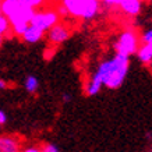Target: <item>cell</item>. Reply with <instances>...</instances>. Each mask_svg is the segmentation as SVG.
<instances>
[{
	"label": "cell",
	"instance_id": "6da1fadb",
	"mask_svg": "<svg viewBox=\"0 0 152 152\" xmlns=\"http://www.w3.org/2000/svg\"><path fill=\"white\" fill-rule=\"evenodd\" d=\"M130 67V57L116 53L112 59L103 60L98 66L95 73L101 75L103 87L109 89H117L123 85Z\"/></svg>",
	"mask_w": 152,
	"mask_h": 152
},
{
	"label": "cell",
	"instance_id": "7a4b0ae2",
	"mask_svg": "<svg viewBox=\"0 0 152 152\" xmlns=\"http://www.w3.org/2000/svg\"><path fill=\"white\" fill-rule=\"evenodd\" d=\"M69 15L75 18H83L85 21L95 18L101 9L99 0H61Z\"/></svg>",
	"mask_w": 152,
	"mask_h": 152
},
{
	"label": "cell",
	"instance_id": "3957f363",
	"mask_svg": "<svg viewBox=\"0 0 152 152\" xmlns=\"http://www.w3.org/2000/svg\"><path fill=\"white\" fill-rule=\"evenodd\" d=\"M140 45L141 43H140L138 34L133 31V29H129V31H124V32H121L119 35L117 41L115 43V49L117 55L130 57L131 55L137 53Z\"/></svg>",
	"mask_w": 152,
	"mask_h": 152
},
{
	"label": "cell",
	"instance_id": "277c9868",
	"mask_svg": "<svg viewBox=\"0 0 152 152\" xmlns=\"http://www.w3.org/2000/svg\"><path fill=\"white\" fill-rule=\"evenodd\" d=\"M59 23L60 18L55 10H45V11H35L29 25L41 29L42 32H48L52 27H55Z\"/></svg>",
	"mask_w": 152,
	"mask_h": 152
},
{
	"label": "cell",
	"instance_id": "5b68a950",
	"mask_svg": "<svg viewBox=\"0 0 152 152\" xmlns=\"http://www.w3.org/2000/svg\"><path fill=\"white\" fill-rule=\"evenodd\" d=\"M70 38V29L66 27L64 24H56L55 27H52L48 31V41L52 45H61L63 42H66Z\"/></svg>",
	"mask_w": 152,
	"mask_h": 152
},
{
	"label": "cell",
	"instance_id": "8992f818",
	"mask_svg": "<svg viewBox=\"0 0 152 152\" xmlns=\"http://www.w3.org/2000/svg\"><path fill=\"white\" fill-rule=\"evenodd\" d=\"M37 10H32V9H28V7H20L13 15H10L9 18V23H10V27L13 25H18V24H25V25H29L31 20H32L34 14H35Z\"/></svg>",
	"mask_w": 152,
	"mask_h": 152
},
{
	"label": "cell",
	"instance_id": "52a82bcc",
	"mask_svg": "<svg viewBox=\"0 0 152 152\" xmlns=\"http://www.w3.org/2000/svg\"><path fill=\"white\" fill-rule=\"evenodd\" d=\"M121 11L130 17H135L141 13L142 9V0H121V3L119 4Z\"/></svg>",
	"mask_w": 152,
	"mask_h": 152
},
{
	"label": "cell",
	"instance_id": "ba28073f",
	"mask_svg": "<svg viewBox=\"0 0 152 152\" xmlns=\"http://www.w3.org/2000/svg\"><path fill=\"white\" fill-rule=\"evenodd\" d=\"M0 152H20V141L11 135L0 137Z\"/></svg>",
	"mask_w": 152,
	"mask_h": 152
},
{
	"label": "cell",
	"instance_id": "9c48e42d",
	"mask_svg": "<svg viewBox=\"0 0 152 152\" xmlns=\"http://www.w3.org/2000/svg\"><path fill=\"white\" fill-rule=\"evenodd\" d=\"M45 37V32H42L41 29H38V28H34L31 25H28L27 31L24 32L23 38L24 42H27V43H37L42 39V38Z\"/></svg>",
	"mask_w": 152,
	"mask_h": 152
},
{
	"label": "cell",
	"instance_id": "30bf717a",
	"mask_svg": "<svg viewBox=\"0 0 152 152\" xmlns=\"http://www.w3.org/2000/svg\"><path fill=\"white\" fill-rule=\"evenodd\" d=\"M20 7H21V4H20L18 0H1L0 1L1 15H4L6 18H9L10 15H13Z\"/></svg>",
	"mask_w": 152,
	"mask_h": 152
},
{
	"label": "cell",
	"instance_id": "8fae6325",
	"mask_svg": "<svg viewBox=\"0 0 152 152\" xmlns=\"http://www.w3.org/2000/svg\"><path fill=\"white\" fill-rule=\"evenodd\" d=\"M138 59L142 61L144 64H151L152 63V46L151 45H140L137 50Z\"/></svg>",
	"mask_w": 152,
	"mask_h": 152
},
{
	"label": "cell",
	"instance_id": "7c38bea8",
	"mask_svg": "<svg viewBox=\"0 0 152 152\" xmlns=\"http://www.w3.org/2000/svg\"><path fill=\"white\" fill-rule=\"evenodd\" d=\"M24 87H25V89H27L29 94H34V92H37L38 88H39V81H38L37 77H34V75H28L27 78H25Z\"/></svg>",
	"mask_w": 152,
	"mask_h": 152
},
{
	"label": "cell",
	"instance_id": "4fadbf2b",
	"mask_svg": "<svg viewBox=\"0 0 152 152\" xmlns=\"http://www.w3.org/2000/svg\"><path fill=\"white\" fill-rule=\"evenodd\" d=\"M18 1L23 7H28V9L35 10L38 7H42V6L45 4L46 0H18Z\"/></svg>",
	"mask_w": 152,
	"mask_h": 152
},
{
	"label": "cell",
	"instance_id": "5bb4252c",
	"mask_svg": "<svg viewBox=\"0 0 152 152\" xmlns=\"http://www.w3.org/2000/svg\"><path fill=\"white\" fill-rule=\"evenodd\" d=\"M10 31H11V27H10L9 20L6 18L4 15H0V37L3 38L4 35H7Z\"/></svg>",
	"mask_w": 152,
	"mask_h": 152
},
{
	"label": "cell",
	"instance_id": "9a60e30c",
	"mask_svg": "<svg viewBox=\"0 0 152 152\" xmlns=\"http://www.w3.org/2000/svg\"><path fill=\"white\" fill-rule=\"evenodd\" d=\"M140 43L141 45H151L152 43V28L148 29L145 34H142V37L140 38Z\"/></svg>",
	"mask_w": 152,
	"mask_h": 152
},
{
	"label": "cell",
	"instance_id": "2e32d148",
	"mask_svg": "<svg viewBox=\"0 0 152 152\" xmlns=\"http://www.w3.org/2000/svg\"><path fill=\"white\" fill-rule=\"evenodd\" d=\"M56 14H57V15H59V18H64V17H67V15H69V13H67V10H66V7L63 4H61V3H60L59 6H57V7H56Z\"/></svg>",
	"mask_w": 152,
	"mask_h": 152
},
{
	"label": "cell",
	"instance_id": "e0dca14e",
	"mask_svg": "<svg viewBox=\"0 0 152 152\" xmlns=\"http://www.w3.org/2000/svg\"><path fill=\"white\" fill-rule=\"evenodd\" d=\"M41 152H59V149L55 147V145H52V144H48L45 147L41 149Z\"/></svg>",
	"mask_w": 152,
	"mask_h": 152
},
{
	"label": "cell",
	"instance_id": "ac0fdd59",
	"mask_svg": "<svg viewBox=\"0 0 152 152\" xmlns=\"http://www.w3.org/2000/svg\"><path fill=\"white\" fill-rule=\"evenodd\" d=\"M102 3H105L109 7H113V6H119L121 3V0H102Z\"/></svg>",
	"mask_w": 152,
	"mask_h": 152
},
{
	"label": "cell",
	"instance_id": "d6986e66",
	"mask_svg": "<svg viewBox=\"0 0 152 152\" xmlns=\"http://www.w3.org/2000/svg\"><path fill=\"white\" fill-rule=\"evenodd\" d=\"M7 123V115H6V112L0 110V126H3Z\"/></svg>",
	"mask_w": 152,
	"mask_h": 152
},
{
	"label": "cell",
	"instance_id": "ffe728a7",
	"mask_svg": "<svg viewBox=\"0 0 152 152\" xmlns=\"http://www.w3.org/2000/svg\"><path fill=\"white\" fill-rule=\"evenodd\" d=\"M23 152H41V148H38V147H28V148H25Z\"/></svg>",
	"mask_w": 152,
	"mask_h": 152
},
{
	"label": "cell",
	"instance_id": "44dd1931",
	"mask_svg": "<svg viewBox=\"0 0 152 152\" xmlns=\"http://www.w3.org/2000/svg\"><path fill=\"white\" fill-rule=\"evenodd\" d=\"M4 88H7V83L4 80H0V89H4Z\"/></svg>",
	"mask_w": 152,
	"mask_h": 152
},
{
	"label": "cell",
	"instance_id": "7402d4cb",
	"mask_svg": "<svg viewBox=\"0 0 152 152\" xmlns=\"http://www.w3.org/2000/svg\"><path fill=\"white\" fill-rule=\"evenodd\" d=\"M70 99H71V95H70V94H64V95H63V101L64 102H69Z\"/></svg>",
	"mask_w": 152,
	"mask_h": 152
},
{
	"label": "cell",
	"instance_id": "603a6c76",
	"mask_svg": "<svg viewBox=\"0 0 152 152\" xmlns=\"http://www.w3.org/2000/svg\"><path fill=\"white\" fill-rule=\"evenodd\" d=\"M1 43H3V38L0 37V46H1Z\"/></svg>",
	"mask_w": 152,
	"mask_h": 152
},
{
	"label": "cell",
	"instance_id": "cb8c5ba5",
	"mask_svg": "<svg viewBox=\"0 0 152 152\" xmlns=\"http://www.w3.org/2000/svg\"><path fill=\"white\" fill-rule=\"evenodd\" d=\"M0 15H1V9H0Z\"/></svg>",
	"mask_w": 152,
	"mask_h": 152
},
{
	"label": "cell",
	"instance_id": "d4e9b609",
	"mask_svg": "<svg viewBox=\"0 0 152 152\" xmlns=\"http://www.w3.org/2000/svg\"><path fill=\"white\" fill-rule=\"evenodd\" d=\"M151 152H152V149H151Z\"/></svg>",
	"mask_w": 152,
	"mask_h": 152
},
{
	"label": "cell",
	"instance_id": "484cf974",
	"mask_svg": "<svg viewBox=\"0 0 152 152\" xmlns=\"http://www.w3.org/2000/svg\"><path fill=\"white\" fill-rule=\"evenodd\" d=\"M0 1H1V0H0Z\"/></svg>",
	"mask_w": 152,
	"mask_h": 152
}]
</instances>
